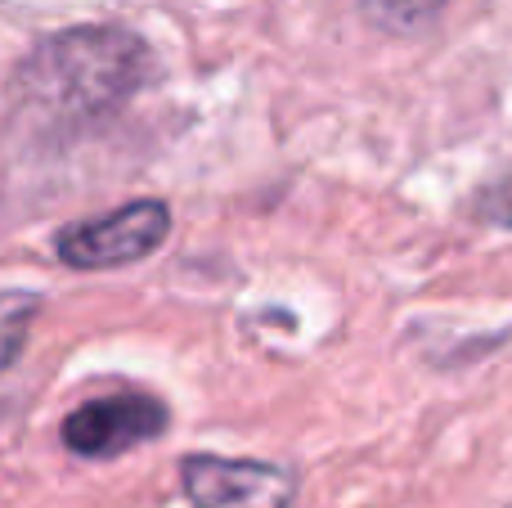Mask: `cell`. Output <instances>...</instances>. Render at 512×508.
<instances>
[{
	"label": "cell",
	"instance_id": "6da1fadb",
	"mask_svg": "<svg viewBox=\"0 0 512 508\" xmlns=\"http://www.w3.org/2000/svg\"><path fill=\"white\" fill-rule=\"evenodd\" d=\"M158 77V54L117 23H81L36 41L9 72V104L36 122L90 126Z\"/></svg>",
	"mask_w": 512,
	"mask_h": 508
},
{
	"label": "cell",
	"instance_id": "7a4b0ae2",
	"mask_svg": "<svg viewBox=\"0 0 512 508\" xmlns=\"http://www.w3.org/2000/svg\"><path fill=\"white\" fill-rule=\"evenodd\" d=\"M171 239V207L162 198H131L104 216L54 234V257L68 270H126Z\"/></svg>",
	"mask_w": 512,
	"mask_h": 508
},
{
	"label": "cell",
	"instance_id": "3957f363",
	"mask_svg": "<svg viewBox=\"0 0 512 508\" xmlns=\"http://www.w3.org/2000/svg\"><path fill=\"white\" fill-rule=\"evenodd\" d=\"M171 428V410L149 392H122L86 401L59 423V441L77 459H122Z\"/></svg>",
	"mask_w": 512,
	"mask_h": 508
},
{
	"label": "cell",
	"instance_id": "277c9868",
	"mask_svg": "<svg viewBox=\"0 0 512 508\" xmlns=\"http://www.w3.org/2000/svg\"><path fill=\"white\" fill-rule=\"evenodd\" d=\"M180 491H185L189 508H292L297 477L265 459L185 455L180 459Z\"/></svg>",
	"mask_w": 512,
	"mask_h": 508
},
{
	"label": "cell",
	"instance_id": "5b68a950",
	"mask_svg": "<svg viewBox=\"0 0 512 508\" xmlns=\"http://www.w3.org/2000/svg\"><path fill=\"white\" fill-rule=\"evenodd\" d=\"M41 306H45L41 293H27V288H5V293H0V374L23 356Z\"/></svg>",
	"mask_w": 512,
	"mask_h": 508
},
{
	"label": "cell",
	"instance_id": "8992f818",
	"mask_svg": "<svg viewBox=\"0 0 512 508\" xmlns=\"http://www.w3.org/2000/svg\"><path fill=\"white\" fill-rule=\"evenodd\" d=\"M360 5H364V18H369L378 32L409 36V32H423L445 9V0H360Z\"/></svg>",
	"mask_w": 512,
	"mask_h": 508
}]
</instances>
